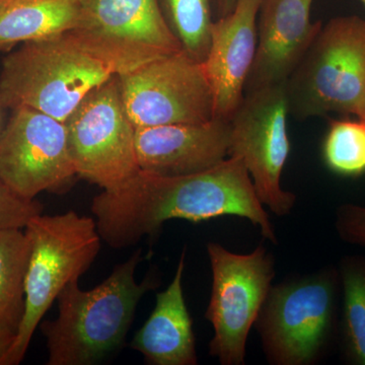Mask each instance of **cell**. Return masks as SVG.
<instances>
[{
    "label": "cell",
    "instance_id": "obj_12",
    "mask_svg": "<svg viewBox=\"0 0 365 365\" xmlns=\"http://www.w3.org/2000/svg\"><path fill=\"white\" fill-rule=\"evenodd\" d=\"M76 176L66 123L31 108L14 109L0 133V181L34 200L63 190Z\"/></svg>",
    "mask_w": 365,
    "mask_h": 365
},
{
    "label": "cell",
    "instance_id": "obj_11",
    "mask_svg": "<svg viewBox=\"0 0 365 365\" xmlns=\"http://www.w3.org/2000/svg\"><path fill=\"white\" fill-rule=\"evenodd\" d=\"M118 78L125 110L135 128L215 119L212 91L203 62L182 50Z\"/></svg>",
    "mask_w": 365,
    "mask_h": 365
},
{
    "label": "cell",
    "instance_id": "obj_27",
    "mask_svg": "<svg viewBox=\"0 0 365 365\" xmlns=\"http://www.w3.org/2000/svg\"><path fill=\"white\" fill-rule=\"evenodd\" d=\"M361 1H362V4H364V6H365V0H361Z\"/></svg>",
    "mask_w": 365,
    "mask_h": 365
},
{
    "label": "cell",
    "instance_id": "obj_4",
    "mask_svg": "<svg viewBox=\"0 0 365 365\" xmlns=\"http://www.w3.org/2000/svg\"><path fill=\"white\" fill-rule=\"evenodd\" d=\"M284 86L295 119L339 113L365 122V20L342 16L322 25Z\"/></svg>",
    "mask_w": 365,
    "mask_h": 365
},
{
    "label": "cell",
    "instance_id": "obj_25",
    "mask_svg": "<svg viewBox=\"0 0 365 365\" xmlns=\"http://www.w3.org/2000/svg\"><path fill=\"white\" fill-rule=\"evenodd\" d=\"M14 341V337H2V336H0V365H2L4 356L9 352L11 346L13 345Z\"/></svg>",
    "mask_w": 365,
    "mask_h": 365
},
{
    "label": "cell",
    "instance_id": "obj_17",
    "mask_svg": "<svg viewBox=\"0 0 365 365\" xmlns=\"http://www.w3.org/2000/svg\"><path fill=\"white\" fill-rule=\"evenodd\" d=\"M83 0H11L0 7V49L71 32Z\"/></svg>",
    "mask_w": 365,
    "mask_h": 365
},
{
    "label": "cell",
    "instance_id": "obj_9",
    "mask_svg": "<svg viewBox=\"0 0 365 365\" xmlns=\"http://www.w3.org/2000/svg\"><path fill=\"white\" fill-rule=\"evenodd\" d=\"M71 33L117 76L182 50L158 0H83Z\"/></svg>",
    "mask_w": 365,
    "mask_h": 365
},
{
    "label": "cell",
    "instance_id": "obj_20",
    "mask_svg": "<svg viewBox=\"0 0 365 365\" xmlns=\"http://www.w3.org/2000/svg\"><path fill=\"white\" fill-rule=\"evenodd\" d=\"M163 18L192 58L203 62L210 46L213 18L211 0H158Z\"/></svg>",
    "mask_w": 365,
    "mask_h": 365
},
{
    "label": "cell",
    "instance_id": "obj_24",
    "mask_svg": "<svg viewBox=\"0 0 365 365\" xmlns=\"http://www.w3.org/2000/svg\"><path fill=\"white\" fill-rule=\"evenodd\" d=\"M215 20L225 18L234 11L239 0H211Z\"/></svg>",
    "mask_w": 365,
    "mask_h": 365
},
{
    "label": "cell",
    "instance_id": "obj_21",
    "mask_svg": "<svg viewBox=\"0 0 365 365\" xmlns=\"http://www.w3.org/2000/svg\"><path fill=\"white\" fill-rule=\"evenodd\" d=\"M327 167L336 174L356 177L365 173V122L333 120L323 145Z\"/></svg>",
    "mask_w": 365,
    "mask_h": 365
},
{
    "label": "cell",
    "instance_id": "obj_8",
    "mask_svg": "<svg viewBox=\"0 0 365 365\" xmlns=\"http://www.w3.org/2000/svg\"><path fill=\"white\" fill-rule=\"evenodd\" d=\"M64 123L78 176L109 191L138 174L136 128L125 110L118 76L93 88Z\"/></svg>",
    "mask_w": 365,
    "mask_h": 365
},
{
    "label": "cell",
    "instance_id": "obj_2",
    "mask_svg": "<svg viewBox=\"0 0 365 365\" xmlns=\"http://www.w3.org/2000/svg\"><path fill=\"white\" fill-rule=\"evenodd\" d=\"M141 260L138 250L93 289H81L79 279L64 287L57 297L58 316L41 325L48 365L97 364L123 345L139 302L158 285L155 275L137 283Z\"/></svg>",
    "mask_w": 365,
    "mask_h": 365
},
{
    "label": "cell",
    "instance_id": "obj_14",
    "mask_svg": "<svg viewBox=\"0 0 365 365\" xmlns=\"http://www.w3.org/2000/svg\"><path fill=\"white\" fill-rule=\"evenodd\" d=\"M230 121L140 127L135 130L137 160L143 172L179 177L212 169L228 158Z\"/></svg>",
    "mask_w": 365,
    "mask_h": 365
},
{
    "label": "cell",
    "instance_id": "obj_13",
    "mask_svg": "<svg viewBox=\"0 0 365 365\" xmlns=\"http://www.w3.org/2000/svg\"><path fill=\"white\" fill-rule=\"evenodd\" d=\"M314 0H262L257 46L245 95L284 85L322 26L311 21Z\"/></svg>",
    "mask_w": 365,
    "mask_h": 365
},
{
    "label": "cell",
    "instance_id": "obj_18",
    "mask_svg": "<svg viewBox=\"0 0 365 365\" xmlns=\"http://www.w3.org/2000/svg\"><path fill=\"white\" fill-rule=\"evenodd\" d=\"M21 228L0 230V336L16 338L25 314V282L30 259Z\"/></svg>",
    "mask_w": 365,
    "mask_h": 365
},
{
    "label": "cell",
    "instance_id": "obj_15",
    "mask_svg": "<svg viewBox=\"0 0 365 365\" xmlns=\"http://www.w3.org/2000/svg\"><path fill=\"white\" fill-rule=\"evenodd\" d=\"M262 0H239L232 13L213 21L203 61L212 91L215 118L230 121L245 97L257 46V16Z\"/></svg>",
    "mask_w": 365,
    "mask_h": 365
},
{
    "label": "cell",
    "instance_id": "obj_10",
    "mask_svg": "<svg viewBox=\"0 0 365 365\" xmlns=\"http://www.w3.org/2000/svg\"><path fill=\"white\" fill-rule=\"evenodd\" d=\"M284 85L245 95L230 120L228 150V157L244 163L260 202L280 217L290 215L297 202V196L281 187V175L292 150Z\"/></svg>",
    "mask_w": 365,
    "mask_h": 365
},
{
    "label": "cell",
    "instance_id": "obj_22",
    "mask_svg": "<svg viewBox=\"0 0 365 365\" xmlns=\"http://www.w3.org/2000/svg\"><path fill=\"white\" fill-rule=\"evenodd\" d=\"M42 210L43 206L35 199L21 198L0 181V230H24L31 218L41 215Z\"/></svg>",
    "mask_w": 365,
    "mask_h": 365
},
{
    "label": "cell",
    "instance_id": "obj_26",
    "mask_svg": "<svg viewBox=\"0 0 365 365\" xmlns=\"http://www.w3.org/2000/svg\"><path fill=\"white\" fill-rule=\"evenodd\" d=\"M11 1V0H0V7L4 6V4H7V2Z\"/></svg>",
    "mask_w": 365,
    "mask_h": 365
},
{
    "label": "cell",
    "instance_id": "obj_1",
    "mask_svg": "<svg viewBox=\"0 0 365 365\" xmlns=\"http://www.w3.org/2000/svg\"><path fill=\"white\" fill-rule=\"evenodd\" d=\"M91 212L101 237L114 249L153 237L170 220L198 223L222 216L246 218L260 230L264 239L278 244L248 170L235 157L187 176L163 177L139 170L118 188L95 197Z\"/></svg>",
    "mask_w": 365,
    "mask_h": 365
},
{
    "label": "cell",
    "instance_id": "obj_3",
    "mask_svg": "<svg viewBox=\"0 0 365 365\" xmlns=\"http://www.w3.org/2000/svg\"><path fill=\"white\" fill-rule=\"evenodd\" d=\"M113 76L111 67L71 32L23 43L7 55L0 73V106L26 107L66 122L93 88Z\"/></svg>",
    "mask_w": 365,
    "mask_h": 365
},
{
    "label": "cell",
    "instance_id": "obj_7",
    "mask_svg": "<svg viewBox=\"0 0 365 365\" xmlns=\"http://www.w3.org/2000/svg\"><path fill=\"white\" fill-rule=\"evenodd\" d=\"M212 287L205 318L215 329L209 353L222 365L246 361L247 340L275 276V259L263 245L250 254L207 244Z\"/></svg>",
    "mask_w": 365,
    "mask_h": 365
},
{
    "label": "cell",
    "instance_id": "obj_19",
    "mask_svg": "<svg viewBox=\"0 0 365 365\" xmlns=\"http://www.w3.org/2000/svg\"><path fill=\"white\" fill-rule=\"evenodd\" d=\"M338 271L342 290L343 353L349 364L365 365V257H345Z\"/></svg>",
    "mask_w": 365,
    "mask_h": 365
},
{
    "label": "cell",
    "instance_id": "obj_6",
    "mask_svg": "<svg viewBox=\"0 0 365 365\" xmlns=\"http://www.w3.org/2000/svg\"><path fill=\"white\" fill-rule=\"evenodd\" d=\"M30 241L25 314L2 365L20 364L43 317L71 281L91 267L101 248L95 218L67 211L35 215L24 228Z\"/></svg>",
    "mask_w": 365,
    "mask_h": 365
},
{
    "label": "cell",
    "instance_id": "obj_5",
    "mask_svg": "<svg viewBox=\"0 0 365 365\" xmlns=\"http://www.w3.org/2000/svg\"><path fill=\"white\" fill-rule=\"evenodd\" d=\"M338 269L322 268L272 285L255 327L272 365L318 364L338 324Z\"/></svg>",
    "mask_w": 365,
    "mask_h": 365
},
{
    "label": "cell",
    "instance_id": "obj_23",
    "mask_svg": "<svg viewBox=\"0 0 365 365\" xmlns=\"http://www.w3.org/2000/svg\"><path fill=\"white\" fill-rule=\"evenodd\" d=\"M335 227L343 242L365 247V206L340 205L336 210Z\"/></svg>",
    "mask_w": 365,
    "mask_h": 365
},
{
    "label": "cell",
    "instance_id": "obj_16",
    "mask_svg": "<svg viewBox=\"0 0 365 365\" xmlns=\"http://www.w3.org/2000/svg\"><path fill=\"white\" fill-rule=\"evenodd\" d=\"M186 249L182 250L176 274L169 287L157 294L150 318L134 336L131 348L150 365H196L193 322L182 292Z\"/></svg>",
    "mask_w": 365,
    "mask_h": 365
}]
</instances>
